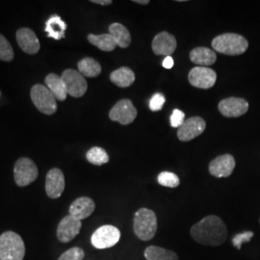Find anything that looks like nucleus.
Instances as JSON below:
<instances>
[{
    "instance_id": "obj_1",
    "label": "nucleus",
    "mask_w": 260,
    "mask_h": 260,
    "mask_svg": "<svg viewBox=\"0 0 260 260\" xmlns=\"http://www.w3.org/2000/svg\"><path fill=\"white\" fill-rule=\"evenodd\" d=\"M190 234L199 244L219 247L226 240L228 229L220 217L209 215L195 223L190 230Z\"/></svg>"
},
{
    "instance_id": "obj_2",
    "label": "nucleus",
    "mask_w": 260,
    "mask_h": 260,
    "mask_svg": "<svg viewBox=\"0 0 260 260\" xmlns=\"http://www.w3.org/2000/svg\"><path fill=\"white\" fill-rule=\"evenodd\" d=\"M212 47L214 50L224 55H241L247 51L249 42L239 34L225 33L214 38Z\"/></svg>"
},
{
    "instance_id": "obj_3",
    "label": "nucleus",
    "mask_w": 260,
    "mask_h": 260,
    "mask_svg": "<svg viewBox=\"0 0 260 260\" xmlns=\"http://www.w3.org/2000/svg\"><path fill=\"white\" fill-rule=\"evenodd\" d=\"M133 231L140 240H151L157 231L156 214L149 208H140L134 215Z\"/></svg>"
},
{
    "instance_id": "obj_4",
    "label": "nucleus",
    "mask_w": 260,
    "mask_h": 260,
    "mask_svg": "<svg viewBox=\"0 0 260 260\" xmlns=\"http://www.w3.org/2000/svg\"><path fill=\"white\" fill-rule=\"evenodd\" d=\"M25 245L21 236L14 232L0 235V260H23Z\"/></svg>"
},
{
    "instance_id": "obj_5",
    "label": "nucleus",
    "mask_w": 260,
    "mask_h": 260,
    "mask_svg": "<svg viewBox=\"0 0 260 260\" xmlns=\"http://www.w3.org/2000/svg\"><path fill=\"white\" fill-rule=\"evenodd\" d=\"M31 100L38 110L46 115H53L57 111L56 99L47 86L36 84L30 92Z\"/></svg>"
},
{
    "instance_id": "obj_6",
    "label": "nucleus",
    "mask_w": 260,
    "mask_h": 260,
    "mask_svg": "<svg viewBox=\"0 0 260 260\" xmlns=\"http://www.w3.org/2000/svg\"><path fill=\"white\" fill-rule=\"evenodd\" d=\"M39 176V171L34 161L30 158H19L14 167L15 182L19 187H25L33 183Z\"/></svg>"
},
{
    "instance_id": "obj_7",
    "label": "nucleus",
    "mask_w": 260,
    "mask_h": 260,
    "mask_svg": "<svg viewBox=\"0 0 260 260\" xmlns=\"http://www.w3.org/2000/svg\"><path fill=\"white\" fill-rule=\"evenodd\" d=\"M121 239V232L111 224L99 228L91 237L92 245L95 249L103 250L114 247Z\"/></svg>"
},
{
    "instance_id": "obj_8",
    "label": "nucleus",
    "mask_w": 260,
    "mask_h": 260,
    "mask_svg": "<svg viewBox=\"0 0 260 260\" xmlns=\"http://www.w3.org/2000/svg\"><path fill=\"white\" fill-rule=\"evenodd\" d=\"M65 83L68 94L74 98L83 96L88 89V84L83 75L75 70H66L61 75Z\"/></svg>"
},
{
    "instance_id": "obj_9",
    "label": "nucleus",
    "mask_w": 260,
    "mask_h": 260,
    "mask_svg": "<svg viewBox=\"0 0 260 260\" xmlns=\"http://www.w3.org/2000/svg\"><path fill=\"white\" fill-rule=\"evenodd\" d=\"M137 117V109L133 103L127 99L121 100L116 103L109 112V118L113 121H118L122 125H127L133 122Z\"/></svg>"
},
{
    "instance_id": "obj_10",
    "label": "nucleus",
    "mask_w": 260,
    "mask_h": 260,
    "mask_svg": "<svg viewBox=\"0 0 260 260\" xmlns=\"http://www.w3.org/2000/svg\"><path fill=\"white\" fill-rule=\"evenodd\" d=\"M188 79L190 84L196 88L210 89L216 83L217 75L210 68L195 67L190 71Z\"/></svg>"
},
{
    "instance_id": "obj_11",
    "label": "nucleus",
    "mask_w": 260,
    "mask_h": 260,
    "mask_svg": "<svg viewBox=\"0 0 260 260\" xmlns=\"http://www.w3.org/2000/svg\"><path fill=\"white\" fill-rule=\"evenodd\" d=\"M81 228V221L69 214L60 221L57 226V238L61 243H69L79 234Z\"/></svg>"
},
{
    "instance_id": "obj_12",
    "label": "nucleus",
    "mask_w": 260,
    "mask_h": 260,
    "mask_svg": "<svg viewBox=\"0 0 260 260\" xmlns=\"http://www.w3.org/2000/svg\"><path fill=\"white\" fill-rule=\"evenodd\" d=\"M206 127V122L201 117H192L184 121L177 130V137L182 142H188L200 136Z\"/></svg>"
},
{
    "instance_id": "obj_13",
    "label": "nucleus",
    "mask_w": 260,
    "mask_h": 260,
    "mask_svg": "<svg viewBox=\"0 0 260 260\" xmlns=\"http://www.w3.org/2000/svg\"><path fill=\"white\" fill-rule=\"evenodd\" d=\"M219 111L228 118H237L249 110V103L241 98H229L221 101L218 105Z\"/></svg>"
},
{
    "instance_id": "obj_14",
    "label": "nucleus",
    "mask_w": 260,
    "mask_h": 260,
    "mask_svg": "<svg viewBox=\"0 0 260 260\" xmlns=\"http://www.w3.org/2000/svg\"><path fill=\"white\" fill-rule=\"evenodd\" d=\"M65 186V176L60 169L53 168L48 171L46 177V192L50 199L60 198Z\"/></svg>"
},
{
    "instance_id": "obj_15",
    "label": "nucleus",
    "mask_w": 260,
    "mask_h": 260,
    "mask_svg": "<svg viewBox=\"0 0 260 260\" xmlns=\"http://www.w3.org/2000/svg\"><path fill=\"white\" fill-rule=\"evenodd\" d=\"M235 159L231 154H223L213 159L209 164V174L218 178L229 177L235 169Z\"/></svg>"
},
{
    "instance_id": "obj_16",
    "label": "nucleus",
    "mask_w": 260,
    "mask_h": 260,
    "mask_svg": "<svg viewBox=\"0 0 260 260\" xmlns=\"http://www.w3.org/2000/svg\"><path fill=\"white\" fill-rule=\"evenodd\" d=\"M19 47L27 54H36L40 50V42L33 30L30 28H20L16 34Z\"/></svg>"
},
{
    "instance_id": "obj_17",
    "label": "nucleus",
    "mask_w": 260,
    "mask_h": 260,
    "mask_svg": "<svg viewBox=\"0 0 260 260\" xmlns=\"http://www.w3.org/2000/svg\"><path fill=\"white\" fill-rule=\"evenodd\" d=\"M177 48V40L168 32H161L152 41V50L156 55L171 56Z\"/></svg>"
},
{
    "instance_id": "obj_18",
    "label": "nucleus",
    "mask_w": 260,
    "mask_h": 260,
    "mask_svg": "<svg viewBox=\"0 0 260 260\" xmlns=\"http://www.w3.org/2000/svg\"><path fill=\"white\" fill-rule=\"evenodd\" d=\"M95 209V204L91 198L80 197L76 199L70 206V215L76 218L77 220L82 221L84 219L90 217Z\"/></svg>"
},
{
    "instance_id": "obj_19",
    "label": "nucleus",
    "mask_w": 260,
    "mask_h": 260,
    "mask_svg": "<svg viewBox=\"0 0 260 260\" xmlns=\"http://www.w3.org/2000/svg\"><path fill=\"white\" fill-rule=\"evenodd\" d=\"M190 60L196 65L205 67L213 65L217 60L215 51L207 47H196L190 52Z\"/></svg>"
},
{
    "instance_id": "obj_20",
    "label": "nucleus",
    "mask_w": 260,
    "mask_h": 260,
    "mask_svg": "<svg viewBox=\"0 0 260 260\" xmlns=\"http://www.w3.org/2000/svg\"><path fill=\"white\" fill-rule=\"evenodd\" d=\"M45 82L48 90L52 93L57 101H60V102L65 101L68 96V92L66 89L65 83L62 80L61 76L56 74H49L46 77Z\"/></svg>"
},
{
    "instance_id": "obj_21",
    "label": "nucleus",
    "mask_w": 260,
    "mask_h": 260,
    "mask_svg": "<svg viewBox=\"0 0 260 260\" xmlns=\"http://www.w3.org/2000/svg\"><path fill=\"white\" fill-rule=\"evenodd\" d=\"M110 80L120 88H127L134 83L135 74L127 67H121L110 75Z\"/></svg>"
},
{
    "instance_id": "obj_22",
    "label": "nucleus",
    "mask_w": 260,
    "mask_h": 260,
    "mask_svg": "<svg viewBox=\"0 0 260 260\" xmlns=\"http://www.w3.org/2000/svg\"><path fill=\"white\" fill-rule=\"evenodd\" d=\"M66 29L67 24L59 16H52L46 22L45 30L47 33V36L57 41L65 37Z\"/></svg>"
},
{
    "instance_id": "obj_23",
    "label": "nucleus",
    "mask_w": 260,
    "mask_h": 260,
    "mask_svg": "<svg viewBox=\"0 0 260 260\" xmlns=\"http://www.w3.org/2000/svg\"><path fill=\"white\" fill-rule=\"evenodd\" d=\"M109 34L114 38L118 47L121 48H126L129 47L131 43V36H130L128 29L122 25L121 23L115 22L112 23L109 26Z\"/></svg>"
},
{
    "instance_id": "obj_24",
    "label": "nucleus",
    "mask_w": 260,
    "mask_h": 260,
    "mask_svg": "<svg viewBox=\"0 0 260 260\" xmlns=\"http://www.w3.org/2000/svg\"><path fill=\"white\" fill-rule=\"evenodd\" d=\"M78 72L84 77H96L102 74V66L91 57H86L77 64Z\"/></svg>"
},
{
    "instance_id": "obj_25",
    "label": "nucleus",
    "mask_w": 260,
    "mask_h": 260,
    "mask_svg": "<svg viewBox=\"0 0 260 260\" xmlns=\"http://www.w3.org/2000/svg\"><path fill=\"white\" fill-rule=\"evenodd\" d=\"M144 255L147 260H179L175 251L157 246L148 247L144 251Z\"/></svg>"
},
{
    "instance_id": "obj_26",
    "label": "nucleus",
    "mask_w": 260,
    "mask_h": 260,
    "mask_svg": "<svg viewBox=\"0 0 260 260\" xmlns=\"http://www.w3.org/2000/svg\"><path fill=\"white\" fill-rule=\"evenodd\" d=\"M88 41L94 47L100 48L103 51H106V52H110L117 47V44H116L114 38L112 37L110 34H102V35L89 34Z\"/></svg>"
},
{
    "instance_id": "obj_27",
    "label": "nucleus",
    "mask_w": 260,
    "mask_h": 260,
    "mask_svg": "<svg viewBox=\"0 0 260 260\" xmlns=\"http://www.w3.org/2000/svg\"><path fill=\"white\" fill-rule=\"evenodd\" d=\"M86 158L91 164L96 166H102L103 164L109 162V156L107 152L100 147H93L92 149H89L86 154Z\"/></svg>"
},
{
    "instance_id": "obj_28",
    "label": "nucleus",
    "mask_w": 260,
    "mask_h": 260,
    "mask_svg": "<svg viewBox=\"0 0 260 260\" xmlns=\"http://www.w3.org/2000/svg\"><path fill=\"white\" fill-rule=\"evenodd\" d=\"M158 183L160 185L169 188H176L180 184L179 177H177L176 174L171 172H162L158 175Z\"/></svg>"
},
{
    "instance_id": "obj_29",
    "label": "nucleus",
    "mask_w": 260,
    "mask_h": 260,
    "mask_svg": "<svg viewBox=\"0 0 260 260\" xmlns=\"http://www.w3.org/2000/svg\"><path fill=\"white\" fill-rule=\"evenodd\" d=\"M14 59V50L7 39L0 34V60L11 62Z\"/></svg>"
},
{
    "instance_id": "obj_30",
    "label": "nucleus",
    "mask_w": 260,
    "mask_h": 260,
    "mask_svg": "<svg viewBox=\"0 0 260 260\" xmlns=\"http://www.w3.org/2000/svg\"><path fill=\"white\" fill-rule=\"evenodd\" d=\"M85 256V252L79 247H74L63 252L58 260H82Z\"/></svg>"
},
{
    "instance_id": "obj_31",
    "label": "nucleus",
    "mask_w": 260,
    "mask_h": 260,
    "mask_svg": "<svg viewBox=\"0 0 260 260\" xmlns=\"http://www.w3.org/2000/svg\"><path fill=\"white\" fill-rule=\"evenodd\" d=\"M253 233L252 232H244V233H238L234 235L233 238V247H235L237 250H241L242 245L244 243H249L253 237Z\"/></svg>"
},
{
    "instance_id": "obj_32",
    "label": "nucleus",
    "mask_w": 260,
    "mask_h": 260,
    "mask_svg": "<svg viewBox=\"0 0 260 260\" xmlns=\"http://www.w3.org/2000/svg\"><path fill=\"white\" fill-rule=\"evenodd\" d=\"M165 103V96L162 93H155L149 101V109L151 111H160Z\"/></svg>"
},
{
    "instance_id": "obj_33",
    "label": "nucleus",
    "mask_w": 260,
    "mask_h": 260,
    "mask_svg": "<svg viewBox=\"0 0 260 260\" xmlns=\"http://www.w3.org/2000/svg\"><path fill=\"white\" fill-rule=\"evenodd\" d=\"M184 118H185V115L183 112L178 109H175L171 116V125L175 128H179L185 121Z\"/></svg>"
},
{
    "instance_id": "obj_34",
    "label": "nucleus",
    "mask_w": 260,
    "mask_h": 260,
    "mask_svg": "<svg viewBox=\"0 0 260 260\" xmlns=\"http://www.w3.org/2000/svg\"><path fill=\"white\" fill-rule=\"evenodd\" d=\"M174 64H175V62H174V59L172 58V56H167V57L164 59V61H163V63H162V66H163V68H165V69H172V68L174 67Z\"/></svg>"
},
{
    "instance_id": "obj_35",
    "label": "nucleus",
    "mask_w": 260,
    "mask_h": 260,
    "mask_svg": "<svg viewBox=\"0 0 260 260\" xmlns=\"http://www.w3.org/2000/svg\"><path fill=\"white\" fill-rule=\"evenodd\" d=\"M91 2H93L94 4H100V5H103V6H107L112 4L111 0H92Z\"/></svg>"
},
{
    "instance_id": "obj_36",
    "label": "nucleus",
    "mask_w": 260,
    "mask_h": 260,
    "mask_svg": "<svg viewBox=\"0 0 260 260\" xmlns=\"http://www.w3.org/2000/svg\"><path fill=\"white\" fill-rule=\"evenodd\" d=\"M135 3H138V4H142V5H147L149 4V0H134Z\"/></svg>"
},
{
    "instance_id": "obj_37",
    "label": "nucleus",
    "mask_w": 260,
    "mask_h": 260,
    "mask_svg": "<svg viewBox=\"0 0 260 260\" xmlns=\"http://www.w3.org/2000/svg\"><path fill=\"white\" fill-rule=\"evenodd\" d=\"M259 222H260V220H259Z\"/></svg>"
}]
</instances>
